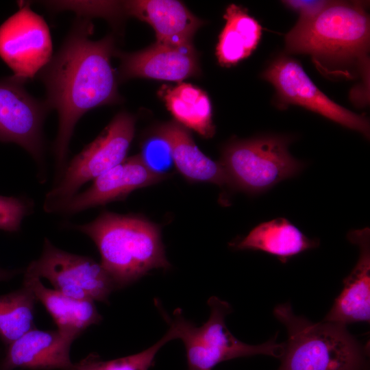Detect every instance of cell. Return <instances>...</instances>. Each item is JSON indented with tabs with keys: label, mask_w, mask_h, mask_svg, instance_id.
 Returning <instances> with one entry per match:
<instances>
[{
	"label": "cell",
	"mask_w": 370,
	"mask_h": 370,
	"mask_svg": "<svg viewBox=\"0 0 370 370\" xmlns=\"http://www.w3.org/2000/svg\"><path fill=\"white\" fill-rule=\"evenodd\" d=\"M93 31L90 19H76L58 51L38 74L46 90L45 102L58 116L53 145L57 177L67 162L70 141L79 119L93 108L120 100L111 64L116 51L114 37L93 40Z\"/></svg>",
	"instance_id": "cell-1"
},
{
	"label": "cell",
	"mask_w": 370,
	"mask_h": 370,
	"mask_svg": "<svg viewBox=\"0 0 370 370\" xmlns=\"http://www.w3.org/2000/svg\"><path fill=\"white\" fill-rule=\"evenodd\" d=\"M73 228L97 246L101 264L116 288H123L154 269H168L158 225L141 215L103 211L94 220Z\"/></svg>",
	"instance_id": "cell-2"
},
{
	"label": "cell",
	"mask_w": 370,
	"mask_h": 370,
	"mask_svg": "<svg viewBox=\"0 0 370 370\" xmlns=\"http://www.w3.org/2000/svg\"><path fill=\"white\" fill-rule=\"evenodd\" d=\"M369 17L361 2L332 1L317 16L297 22L286 35L287 51L310 55L322 71L358 62L369 65Z\"/></svg>",
	"instance_id": "cell-3"
},
{
	"label": "cell",
	"mask_w": 370,
	"mask_h": 370,
	"mask_svg": "<svg viewBox=\"0 0 370 370\" xmlns=\"http://www.w3.org/2000/svg\"><path fill=\"white\" fill-rule=\"evenodd\" d=\"M275 317L286 328L278 370H363L366 352L346 325L314 323L295 315L289 304H280Z\"/></svg>",
	"instance_id": "cell-4"
},
{
	"label": "cell",
	"mask_w": 370,
	"mask_h": 370,
	"mask_svg": "<svg viewBox=\"0 0 370 370\" xmlns=\"http://www.w3.org/2000/svg\"><path fill=\"white\" fill-rule=\"evenodd\" d=\"M164 319L184 343L188 370H211L217 365L233 358L263 354L280 358L284 344L275 338L260 345H249L237 339L227 329L225 317L231 312L230 305L217 297L208 300L210 314L201 326L186 319L180 309L169 317L156 301Z\"/></svg>",
	"instance_id": "cell-5"
},
{
	"label": "cell",
	"mask_w": 370,
	"mask_h": 370,
	"mask_svg": "<svg viewBox=\"0 0 370 370\" xmlns=\"http://www.w3.org/2000/svg\"><path fill=\"white\" fill-rule=\"evenodd\" d=\"M135 119L125 112L117 114L98 136L75 156L46 194V212H60L83 185L126 158L134 138Z\"/></svg>",
	"instance_id": "cell-6"
},
{
	"label": "cell",
	"mask_w": 370,
	"mask_h": 370,
	"mask_svg": "<svg viewBox=\"0 0 370 370\" xmlns=\"http://www.w3.org/2000/svg\"><path fill=\"white\" fill-rule=\"evenodd\" d=\"M288 140L262 136L231 142L219 162L230 187L249 194L263 193L301 171L303 164L291 156Z\"/></svg>",
	"instance_id": "cell-7"
},
{
	"label": "cell",
	"mask_w": 370,
	"mask_h": 370,
	"mask_svg": "<svg viewBox=\"0 0 370 370\" xmlns=\"http://www.w3.org/2000/svg\"><path fill=\"white\" fill-rule=\"evenodd\" d=\"M24 274L47 279L56 291L77 299L107 302L116 289L100 262L61 249L47 238L40 257L29 264Z\"/></svg>",
	"instance_id": "cell-8"
},
{
	"label": "cell",
	"mask_w": 370,
	"mask_h": 370,
	"mask_svg": "<svg viewBox=\"0 0 370 370\" xmlns=\"http://www.w3.org/2000/svg\"><path fill=\"white\" fill-rule=\"evenodd\" d=\"M52 52L48 25L29 3H21L19 10L0 26V57L13 75L25 82L48 64Z\"/></svg>",
	"instance_id": "cell-9"
},
{
	"label": "cell",
	"mask_w": 370,
	"mask_h": 370,
	"mask_svg": "<svg viewBox=\"0 0 370 370\" xmlns=\"http://www.w3.org/2000/svg\"><path fill=\"white\" fill-rule=\"evenodd\" d=\"M25 82L12 75L0 79V141L24 149L39 166L45 162V101L32 96Z\"/></svg>",
	"instance_id": "cell-10"
},
{
	"label": "cell",
	"mask_w": 370,
	"mask_h": 370,
	"mask_svg": "<svg viewBox=\"0 0 370 370\" xmlns=\"http://www.w3.org/2000/svg\"><path fill=\"white\" fill-rule=\"evenodd\" d=\"M262 75L274 86L282 102L302 106L369 137L368 120L328 98L316 86L297 60L280 57Z\"/></svg>",
	"instance_id": "cell-11"
},
{
	"label": "cell",
	"mask_w": 370,
	"mask_h": 370,
	"mask_svg": "<svg viewBox=\"0 0 370 370\" xmlns=\"http://www.w3.org/2000/svg\"><path fill=\"white\" fill-rule=\"evenodd\" d=\"M163 180L164 178L147 168L138 154L126 158L94 179L88 188L75 195L60 212L75 214L112 201L123 200L132 192Z\"/></svg>",
	"instance_id": "cell-12"
},
{
	"label": "cell",
	"mask_w": 370,
	"mask_h": 370,
	"mask_svg": "<svg viewBox=\"0 0 370 370\" xmlns=\"http://www.w3.org/2000/svg\"><path fill=\"white\" fill-rule=\"evenodd\" d=\"M114 54L121 61V80L141 77L180 82L197 75L199 69L193 44L174 46L156 42L139 51Z\"/></svg>",
	"instance_id": "cell-13"
},
{
	"label": "cell",
	"mask_w": 370,
	"mask_h": 370,
	"mask_svg": "<svg viewBox=\"0 0 370 370\" xmlns=\"http://www.w3.org/2000/svg\"><path fill=\"white\" fill-rule=\"evenodd\" d=\"M75 337L34 328L8 345L0 370H71L70 349Z\"/></svg>",
	"instance_id": "cell-14"
},
{
	"label": "cell",
	"mask_w": 370,
	"mask_h": 370,
	"mask_svg": "<svg viewBox=\"0 0 370 370\" xmlns=\"http://www.w3.org/2000/svg\"><path fill=\"white\" fill-rule=\"evenodd\" d=\"M347 238L359 247V258L352 272L345 278L342 291L323 320L345 325L369 322L370 319L369 229L353 230Z\"/></svg>",
	"instance_id": "cell-15"
},
{
	"label": "cell",
	"mask_w": 370,
	"mask_h": 370,
	"mask_svg": "<svg viewBox=\"0 0 370 370\" xmlns=\"http://www.w3.org/2000/svg\"><path fill=\"white\" fill-rule=\"evenodd\" d=\"M125 14L149 24L155 31L156 42L183 46L192 39L202 21L175 0H132L123 1Z\"/></svg>",
	"instance_id": "cell-16"
},
{
	"label": "cell",
	"mask_w": 370,
	"mask_h": 370,
	"mask_svg": "<svg viewBox=\"0 0 370 370\" xmlns=\"http://www.w3.org/2000/svg\"><path fill=\"white\" fill-rule=\"evenodd\" d=\"M156 132L169 143L175 167L186 180L230 187V181L221 163L206 156L182 125L176 121L167 122L159 125Z\"/></svg>",
	"instance_id": "cell-17"
},
{
	"label": "cell",
	"mask_w": 370,
	"mask_h": 370,
	"mask_svg": "<svg viewBox=\"0 0 370 370\" xmlns=\"http://www.w3.org/2000/svg\"><path fill=\"white\" fill-rule=\"evenodd\" d=\"M23 284L27 286L36 300L45 306L57 330L75 338L102 319L93 301L75 299L47 288L39 278L34 276L24 274Z\"/></svg>",
	"instance_id": "cell-18"
},
{
	"label": "cell",
	"mask_w": 370,
	"mask_h": 370,
	"mask_svg": "<svg viewBox=\"0 0 370 370\" xmlns=\"http://www.w3.org/2000/svg\"><path fill=\"white\" fill-rule=\"evenodd\" d=\"M318 245L317 240L307 237L284 218L262 223L241 241L232 244L236 249L267 252L283 262Z\"/></svg>",
	"instance_id": "cell-19"
},
{
	"label": "cell",
	"mask_w": 370,
	"mask_h": 370,
	"mask_svg": "<svg viewBox=\"0 0 370 370\" xmlns=\"http://www.w3.org/2000/svg\"><path fill=\"white\" fill-rule=\"evenodd\" d=\"M167 109L185 128L192 130L206 138L215 133L212 106L208 95L199 88L188 83H180L159 91Z\"/></svg>",
	"instance_id": "cell-20"
},
{
	"label": "cell",
	"mask_w": 370,
	"mask_h": 370,
	"mask_svg": "<svg viewBox=\"0 0 370 370\" xmlns=\"http://www.w3.org/2000/svg\"><path fill=\"white\" fill-rule=\"evenodd\" d=\"M225 24L216 48L219 63L230 66L249 57L258 45L262 27L245 9L230 5L223 16Z\"/></svg>",
	"instance_id": "cell-21"
},
{
	"label": "cell",
	"mask_w": 370,
	"mask_h": 370,
	"mask_svg": "<svg viewBox=\"0 0 370 370\" xmlns=\"http://www.w3.org/2000/svg\"><path fill=\"white\" fill-rule=\"evenodd\" d=\"M36 301L32 291L23 284L16 291L0 295V338L7 345L35 328Z\"/></svg>",
	"instance_id": "cell-22"
},
{
	"label": "cell",
	"mask_w": 370,
	"mask_h": 370,
	"mask_svg": "<svg viewBox=\"0 0 370 370\" xmlns=\"http://www.w3.org/2000/svg\"><path fill=\"white\" fill-rule=\"evenodd\" d=\"M177 339L175 330L169 326L167 332L147 349L126 357L103 360L96 354H90L78 362L71 370H149L153 365L159 350L168 342Z\"/></svg>",
	"instance_id": "cell-23"
},
{
	"label": "cell",
	"mask_w": 370,
	"mask_h": 370,
	"mask_svg": "<svg viewBox=\"0 0 370 370\" xmlns=\"http://www.w3.org/2000/svg\"><path fill=\"white\" fill-rule=\"evenodd\" d=\"M51 10H71L79 17H102L115 21L125 14L123 1H42Z\"/></svg>",
	"instance_id": "cell-24"
},
{
	"label": "cell",
	"mask_w": 370,
	"mask_h": 370,
	"mask_svg": "<svg viewBox=\"0 0 370 370\" xmlns=\"http://www.w3.org/2000/svg\"><path fill=\"white\" fill-rule=\"evenodd\" d=\"M138 155L147 168L154 174L166 179L172 173L175 164L171 146L156 132L143 142Z\"/></svg>",
	"instance_id": "cell-25"
},
{
	"label": "cell",
	"mask_w": 370,
	"mask_h": 370,
	"mask_svg": "<svg viewBox=\"0 0 370 370\" xmlns=\"http://www.w3.org/2000/svg\"><path fill=\"white\" fill-rule=\"evenodd\" d=\"M33 208V201L26 197L0 195V230L18 231L23 220L32 212Z\"/></svg>",
	"instance_id": "cell-26"
},
{
	"label": "cell",
	"mask_w": 370,
	"mask_h": 370,
	"mask_svg": "<svg viewBox=\"0 0 370 370\" xmlns=\"http://www.w3.org/2000/svg\"><path fill=\"white\" fill-rule=\"evenodd\" d=\"M332 1H298L286 0L282 1L283 4L291 10L299 14V21L307 20L319 14Z\"/></svg>",
	"instance_id": "cell-27"
},
{
	"label": "cell",
	"mask_w": 370,
	"mask_h": 370,
	"mask_svg": "<svg viewBox=\"0 0 370 370\" xmlns=\"http://www.w3.org/2000/svg\"><path fill=\"white\" fill-rule=\"evenodd\" d=\"M20 272L18 269H8L0 267V282L7 281L14 276H16Z\"/></svg>",
	"instance_id": "cell-28"
}]
</instances>
